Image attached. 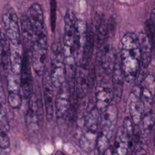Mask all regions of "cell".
Instances as JSON below:
<instances>
[{
    "label": "cell",
    "mask_w": 155,
    "mask_h": 155,
    "mask_svg": "<svg viewBox=\"0 0 155 155\" xmlns=\"http://www.w3.org/2000/svg\"><path fill=\"white\" fill-rule=\"evenodd\" d=\"M10 71L12 73L19 76L21 70L22 54L20 47H14L10 45Z\"/></svg>",
    "instance_id": "cell-24"
},
{
    "label": "cell",
    "mask_w": 155,
    "mask_h": 155,
    "mask_svg": "<svg viewBox=\"0 0 155 155\" xmlns=\"http://www.w3.org/2000/svg\"><path fill=\"white\" fill-rule=\"evenodd\" d=\"M95 98V106L99 111H101L108 106L113 101V88L107 85H98L96 88Z\"/></svg>",
    "instance_id": "cell-17"
},
{
    "label": "cell",
    "mask_w": 155,
    "mask_h": 155,
    "mask_svg": "<svg viewBox=\"0 0 155 155\" xmlns=\"http://www.w3.org/2000/svg\"><path fill=\"white\" fill-rule=\"evenodd\" d=\"M0 101L4 104L5 103V94H4V88H3V86H2L1 73H0Z\"/></svg>",
    "instance_id": "cell-32"
},
{
    "label": "cell",
    "mask_w": 155,
    "mask_h": 155,
    "mask_svg": "<svg viewBox=\"0 0 155 155\" xmlns=\"http://www.w3.org/2000/svg\"><path fill=\"white\" fill-rule=\"evenodd\" d=\"M136 155H149V154H147L146 152H145L143 150H141L137 151Z\"/></svg>",
    "instance_id": "cell-35"
},
{
    "label": "cell",
    "mask_w": 155,
    "mask_h": 155,
    "mask_svg": "<svg viewBox=\"0 0 155 155\" xmlns=\"http://www.w3.org/2000/svg\"><path fill=\"white\" fill-rule=\"evenodd\" d=\"M20 30L24 50L31 53L33 45V32L27 15H22L21 17Z\"/></svg>",
    "instance_id": "cell-18"
},
{
    "label": "cell",
    "mask_w": 155,
    "mask_h": 155,
    "mask_svg": "<svg viewBox=\"0 0 155 155\" xmlns=\"http://www.w3.org/2000/svg\"><path fill=\"white\" fill-rule=\"evenodd\" d=\"M2 21L5 35L10 45L14 47L21 46V30L18 16L15 10L10 5L4 7L2 12Z\"/></svg>",
    "instance_id": "cell-4"
},
{
    "label": "cell",
    "mask_w": 155,
    "mask_h": 155,
    "mask_svg": "<svg viewBox=\"0 0 155 155\" xmlns=\"http://www.w3.org/2000/svg\"><path fill=\"white\" fill-rule=\"evenodd\" d=\"M74 93V85H71L67 81L59 88L54 102L57 117L62 118L67 114L71 105V97Z\"/></svg>",
    "instance_id": "cell-8"
},
{
    "label": "cell",
    "mask_w": 155,
    "mask_h": 155,
    "mask_svg": "<svg viewBox=\"0 0 155 155\" xmlns=\"http://www.w3.org/2000/svg\"><path fill=\"white\" fill-rule=\"evenodd\" d=\"M54 155H65L63 152L61 151H58L56 152Z\"/></svg>",
    "instance_id": "cell-36"
},
{
    "label": "cell",
    "mask_w": 155,
    "mask_h": 155,
    "mask_svg": "<svg viewBox=\"0 0 155 155\" xmlns=\"http://www.w3.org/2000/svg\"><path fill=\"white\" fill-rule=\"evenodd\" d=\"M99 130L83 128L79 139L80 148L85 152L94 150Z\"/></svg>",
    "instance_id": "cell-20"
},
{
    "label": "cell",
    "mask_w": 155,
    "mask_h": 155,
    "mask_svg": "<svg viewBox=\"0 0 155 155\" xmlns=\"http://www.w3.org/2000/svg\"><path fill=\"white\" fill-rule=\"evenodd\" d=\"M118 110L114 105H109L99 111V126L101 131L111 137L112 130L117 123Z\"/></svg>",
    "instance_id": "cell-10"
},
{
    "label": "cell",
    "mask_w": 155,
    "mask_h": 155,
    "mask_svg": "<svg viewBox=\"0 0 155 155\" xmlns=\"http://www.w3.org/2000/svg\"><path fill=\"white\" fill-rule=\"evenodd\" d=\"M151 21L153 22V23L155 25V8H154L152 12H151V16H150V18Z\"/></svg>",
    "instance_id": "cell-34"
},
{
    "label": "cell",
    "mask_w": 155,
    "mask_h": 155,
    "mask_svg": "<svg viewBox=\"0 0 155 155\" xmlns=\"http://www.w3.org/2000/svg\"><path fill=\"white\" fill-rule=\"evenodd\" d=\"M112 82H113V101L114 103H118L122 97L124 88V76L122 71L120 63L116 60L115 65L112 72Z\"/></svg>",
    "instance_id": "cell-15"
},
{
    "label": "cell",
    "mask_w": 155,
    "mask_h": 155,
    "mask_svg": "<svg viewBox=\"0 0 155 155\" xmlns=\"http://www.w3.org/2000/svg\"><path fill=\"white\" fill-rule=\"evenodd\" d=\"M87 67L78 65L76 68L74 78V93L79 98L85 97L94 83V70L88 69Z\"/></svg>",
    "instance_id": "cell-6"
},
{
    "label": "cell",
    "mask_w": 155,
    "mask_h": 155,
    "mask_svg": "<svg viewBox=\"0 0 155 155\" xmlns=\"http://www.w3.org/2000/svg\"><path fill=\"white\" fill-rule=\"evenodd\" d=\"M48 47L33 45L31 51V67L38 76H43L45 73Z\"/></svg>",
    "instance_id": "cell-13"
},
{
    "label": "cell",
    "mask_w": 155,
    "mask_h": 155,
    "mask_svg": "<svg viewBox=\"0 0 155 155\" xmlns=\"http://www.w3.org/2000/svg\"><path fill=\"white\" fill-rule=\"evenodd\" d=\"M76 18L74 12L68 9L64 16V33L63 37V54L64 56L65 71L68 73L74 72L76 62L74 52V32Z\"/></svg>",
    "instance_id": "cell-2"
},
{
    "label": "cell",
    "mask_w": 155,
    "mask_h": 155,
    "mask_svg": "<svg viewBox=\"0 0 155 155\" xmlns=\"http://www.w3.org/2000/svg\"><path fill=\"white\" fill-rule=\"evenodd\" d=\"M110 137L101 131H99L96 145L94 147V155H104L109 147Z\"/></svg>",
    "instance_id": "cell-25"
},
{
    "label": "cell",
    "mask_w": 155,
    "mask_h": 155,
    "mask_svg": "<svg viewBox=\"0 0 155 155\" xmlns=\"http://www.w3.org/2000/svg\"><path fill=\"white\" fill-rule=\"evenodd\" d=\"M8 102L13 108H18L22 103L19 76L9 71L7 75Z\"/></svg>",
    "instance_id": "cell-12"
},
{
    "label": "cell",
    "mask_w": 155,
    "mask_h": 155,
    "mask_svg": "<svg viewBox=\"0 0 155 155\" xmlns=\"http://www.w3.org/2000/svg\"><path fill=\"white\" fill-rule=\"evenodd\" d=\"M88 26L84 20H78L76 24L74 40V52L76 65H79L81 62L83 50L85 44Z\"/></svg>",
    "instance_id": "cell-9"
},
{
    "label": "cell",
    "mask_w": 155,
    "mask_h": 155,
    "mask_svg": "<svg viewBox=\"0 0 155 155\" xmlns=\"http://www.w3.org/2000/svg\"><path fill=\"white\" fill-rule=\"evenodd\" d=\"M155 115L151 111H147V113L143 115L140 120L141 127H139L143 134L147 135L151 132L153 127Z\"/></svg>",
    "instance_id": "cell-26"
},
{
    "label": "cell",
    "mask_w": 155,
    "mask_h": 155,
    "mask_svg": "<svg viewBox=\"0 0 155 155\" xmlns=\"http://www.w3.org/2000/svg\"><path fill=\"white\" fill-rule=\"evenodd\" d=\"M27 16L33 32V45L48 47V33L41 5L38 3L31 4L28 8Z\"/></svg>",
    "instance_id": "cell-3"
},
{
    "label": "cell",
    "mask_w": 155,
    "mask_h": 155,
    "mask_svg": "<svg viewBox=\"0 0 155 155\" xmlns=\"http://www.w3.org/2000/svg\"><path fill=\"white\" fill-rule=\"evenodd\" d=\"M108 25L103 14L96 13L94 16V41L98 46H102L108 35Z\"/></svg>",
    "instance_id": "cell-14"
},
{
    "label": "cell",
    "mask_w": 155,
    "mask_h": 155,
    "mask_svg": "<svg viewBox=\"0 0 155 155\" xmlns=\"http://www.w3.org/2000/svg\"><path fill=\"white\" fill-rule=\"evenodd\" d=\"M153 140H154V144L155 145V130H154V137H153Z\"/></svg>",
    "instance_id": "cell-38"
},
{
    "label": "cell",
    "mask_w": 155,
    "mask_h": 155,
    "mask_svg": "<svg viewBox=\"0 0 155 155\" xmlns=\"http://www.w3.org/2000/svg\"><path fill=\"white\" fill-rule=\"evenodd\" d=\"M42 88L45 116L47 120H52L54 113V86L51 82L50 73L45 71L42 78Z\"/></svg>",
    "instance_id": "cell-11"
},
{
    "label": "cell",
    "mask_w": 155,
    "mask_h": 155,
    "mask_svg": "<svg viewBox=\"0 0 155 155\" xmlns=\"http://www.w3.org/2000/svg\"><path fill=\"white\" fill-rule=\"evenodd\" d=\"M117 60L114 51L108 46L103 48L100 57L102 67L107 74H111Z\"/></svg>",
    "instance_id": "cell-22"
},
{
    "label": "cell",
    "mask_w": 155,
    "mask_h": 155,
    "mask_svg": "<svg viewBox=\"0 0 155 155\" xmlns=\"http://www.w3.org/2000/svg\"><path fill=\"white\" fill-rule=\"evenodd\" d=\"M143 33L152 49H154L155 48V25L150 19L147 20L145 22Z\"/></svg>",
    "instance_id": "cell-27"
},
{
    "label": "cell",
    "mask_w": 155,
    "mask_h": 155,
    "mask_svg": "<svg viewBox=\"0 0 155 155\" xmlns=\"http://www.w3.org/2000/svg\"><path fill=\"white\" fill-rule=\"evenodd\" d=\"M128 104L130 118L135 125H137L142 119L145 110L140 97L131 91L128 98Z\"/></svg>",
    "instance_id": "cell-16"
},
{
    "label": "cell",
    "mask_w": 155,
    "mask_h": 155,
    "mask_svg": "<svg viewBox=\"0 0 155 155\" xmlns=\"http://www.w3.org/2000/svg\"><path fill=\"white\" fill-rule=\"evenodd\" d=\"M10 43L0 27V64L7 74L10 71Z\"/></svg>",
    "instance_id": "cell-21"
},
{
    "label": "cell",
    "mask_w": 155,
    "mask_h": 155,
    "mask_svg": "<svg viewBox=\"0 0 155 155\" xmlns=\"http://www.w3.org/2000/svg\"><path fill=\"white\" fill-rule=\"evenodd\" d=\"M10 146V139L5 130L0 127V148L7 149Z\"/></svg>",
    "instance_id": "cell-31"
},
{
    "label": "cell",
    "mask_w": 155,
    "mask_h": 155,
    "mask_svg": "<svg viewBox=\"0 0 155 155\" xmlns=\"http://www.w3.org/2000/svg\"><path fill=\"white\" fill-rule=\"evenodd\" d=\"M21 91L26 98H30L33 95V80L31 72V53L27 50L22 53L21 70L19 73Z\"/></svg>",
    "instance_id": "cell-7"
},
{
    "label": "cell",
    "mask_w": 155,
    "mask_h": 155,
    "mask_svg": "<svg viewBox=\"0 0 155 155\" xmlns=\"http://www.w3.org/2000/svg\"><path fill=\"white\" fill-rule=\"evenodd\" d=\"M94 45V32L91 28L87 30V35L85 44L84 45L81 62L79 65L87 67L91 61Z\"/></svg>",
    "instance_id": "cell-23"
},
{
    "label": "cell",
    "mask_w": 155,
    "mask_h": 155,
    "mask_svg": "<svg viewBox=\"0 0 155 155\" xmlns=\"http://www.w3.org/2000/svg\"><path fill=\"white\" fill-rule=\"evenodd\" d=\"M104 155H115L113 147H108Z\"/></svg>",
    "instance_id": "cell-33"
},
{
    "label": "cell",
    "mask_w": 155,
    "mask_h": 155,
    "mask_svg": "<svg viewBox=\"0 0 155 155\" xmlns=\"http://www.w3.org/2000/svg\"><path fill=\"white\" fill-rule=\"evenodd\" d=\"M50 76L55 88H59L66 80V71L62 46L55 42L51 47Z\"/></svg>",
    "instance_id": "cell-5"
},
{
    "label": "cell",
    "mask_w": 155,
    "mask_h": 155,
    "mask_svg": "<svg viewBox=\"0 0 155 155\" xmlns=\"http://www.w3.org/2000/svg\"><path fill=\"white\" fill-rule=\"evenodd\" d=\"M120 66L124 79L129 82L136 81L140 64L141 51L138 36L133 32L125 33L122 40Z\"/></svg>",
    "instance_id": "cell-1"
},
{
    "label": "cell",
    "mask_w": 155,
    "mask_h": 155,
    "mask_svg": "<svg viewBox=\"0 0 155 155\" xmlns=\"http://www.w3.org/2000/svg\"><path fill=\"white\" fill-rule=\"evenodd\" d=\"M153 102L154 103V104L155 105V92L153 94Z\"/></svg>",
    "instance_id": "cell-37"
},
{
    "label": "cell",
    "mask_w": 155,
    "mask_h": 155,
    "mask_svg": "<svg viewBox=\"0 0 155 155\" xmlns=\"http://www.w3.org/2000/svg\"><path fill=\"white\" fill-rule=\"evenodd\" d=\"M140 99L143 104L144 108H146L150 107L153 104V94L149 88L145 86H141Z\"/></svg>",
    "instance_id": "cell-28"
},
{
    "label": "cell",
    "mask_w": 155,
    "mask_h": 155,
    "mask_svg": "<svg viewBox=\"0 0 155 155\" xmlns=\"http://www.w3.org/2000/svg\"><path fill=\"white\" fill-rule=\"evenodd\" d=\"M123 128L127 132L128 137H130V140L132 138L133 133V122L131 120V119L130 117H125L123 120V125H122Z\"/></svg>",
    "instance_id": "cell-30"
},
{
    "label": "cell",
    "mask_w": 155,
    "mask_h": 155,
    "mask_svg": "<svg viewBox=\"0 0 155 155\" xmlns=\"http://www.w3.org/2000/svg\"><path fill=\"white\" fill-rule=\"evenodd\" d=\"M50 25L53 33L54 32L56 19V0H50Z\"/></svg>",
    "instance_id": "cell-29"
},
{
    "label": "cell",
    "mask_w": 155,
    "mask_h": 155,
    "mask_svg": "<svg viewBox=\"0 0 155 155\" xmlns=\"http://www.w3.org/2000/svg\"><path fill=\"white\" fill-rule=\"evenodd\" d=\"M130 139L122 126L117 131L113 145V151L115 155H127L130 147Z\"/></svg>",
    "instance_id": "cell-19"
}]
</instances>
